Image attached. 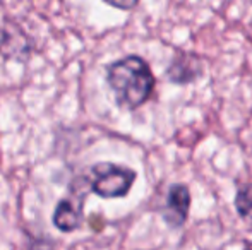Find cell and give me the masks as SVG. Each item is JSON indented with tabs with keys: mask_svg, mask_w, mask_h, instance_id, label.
<instances>
[{
	"mask_svg": "<svg viewBox=\"0 0 252 250\" xmlns=\"http://www.w3.org/2000/svg\"><path fill=\"white\" fill-rule=\"evenodd\" d=\"M106 2L108 5L115 7V9H120V10H130L139 3V0H103Z\"/></svg>",
	"mask_w": 252,
	"mask_h": 250,
	"instance_id": "cell-7",
	"label": "cell"
},
{
	"mask_svg": "<svg viewBox=\"0 0 252 250\" xmlns=\"http://www.w3.org/2000/svg\"><path fill=\"white\" fill-rule=\"evenodd\" d=\"M202 69H204L202 67V60L197 55L182 52V54L175 55L172 65L166 69L165 76L173 84H189L194 83L201 76Z\"/></svg>",
	"mask_w": 252,
	"mask_h": 250,
	"instance_id": "cell-5",
	"label": "cell"
},
{
	"mask_svg": "<svg viewBox=\"0 0 252 250\" xmlns=\"http://www.w3.org/2000/svg\"><path fill=\"white\" fill-rule=\"evenodd\" d=\"M106 83L120 108L136 110L151 98L156 79L144 58L127 55L106 67Z\"/></svg>",
	"mask_w": 252,
	"mask_h": 250,
	"instance_id": "cell-1",
	"label": "cell"
},
{
	"mask_svg": "<svg viewBox=\"0 0 252 250\" xmlns=\"http://www.w3.org/2000/svg\"><path fill=\"white\" fill-rule=\"evenodd\" d=\"M244 250H252V242H247L246 247H244Z\"/></svg>",
	"mask_w": 252,
	"mask_h": 250,
	"instance_id": "cell-8",
	"label": "cell"
},
{
	"mask_svg": "<svg viewBox=\"0 0 252 250\" xmlns=\"http://www.w3.org/2000/svg\"><path fill=\"white\" fill-rule=\"evenodd\" d=\"M235 209L244 221L252 223V184L239 185L235 194Z\"/></svg>",
	"mask_w": 252,
	"mask_h": 250,
	"instance_id": "cell-6",
	"label": "cell"
},
{
	"mask_svg": "<svg viewBox=\"0 0 252 250\" xmlns=\"http://www.w3.org/2000/svg\"><path fill=\"white\" fill-rule=\"evenodd\" d=\"M190 209V192L187 185L173 184L166 192L165 206L161 209L163 220L170 228H182L189 216Z\"/></svg>",
	"mask_w": 252,
	"mask_h": 250,
	"instance_id": "cell-4",
	"label": "cell"
},
{
	"mask_svg": "<svg viewBox=\"0 0 252 250\" xmlns=\"http://www.w3.org/2000/svg\"><path fill=\"white\" fill-rule=\"evenodd\" d=\"M88 192H91V189L86 175L74 178V182L69 185L67 195L57 204V209L53 213V224L60 231L70 233L81 226L84 220V200Z\"/></svg>",
	"mask_w": 252,
	"mask_h": 250,
	"instance_id": "cell-3",
	"label": "cell"
},
{
	"mask_svg": "<svg viewBox=\"0 0 252 250\" xmlns=\"http://www.w3.org/2000/svg\"><path fill=\"white\" fill-rule=\"evenodd\" d=\"M86 178L93 194L103 199L126 197L136 182V171L115 163H96L88 170Z\"/></svg>",
	"mask_w": 252,
	"mask_h": 250,
	"instance_id": "cell-2",
	"label": "cell"
}]
</instances>
